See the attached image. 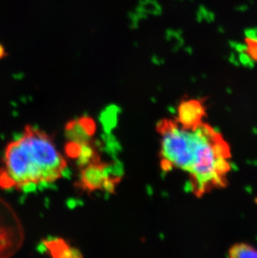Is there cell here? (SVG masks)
Masks as SVG:
<instances>
[{
	"mask_svg": "<svg viewBox=\"0 0 257 258\" xmlns=\"http://www.w3.org/2000/svg\"><path fill=\"white\" fill-rule=\"evenodd\" d=\"M156 131L164 171L179 169L186 172L190 190L197 198L226 187L231 153L221 132L205 121L194 129H185L175 118L161 119Z\"/></svg>",
	"mask_w": 257,
	"mask_h": 258,
	"instance_id": "1",
	"label": "cell"
},
{
	"mask_svg": "<svg viewBox=\"0 0 257 258\" xmlns=\"http://www.w3.org/2000/svg\"><path fill=\"white\" fill-rule=\"evenodd\" d=\"M0 168V188L28 190L55 182L68 164L49 135L27 125L5 147Z\"/></svg>",
	"mask_w": 257,
	"mask_h": 258,
	"instance_id": "2",
	"label": "cell"
},
{
	"mask_svg": "<svg viewBox=\"0 0 257 258\" xmlns=\"http://www.w3.org/2000/svg\"><path fill=\"white\" fill-rule=\"evenodd\" d=\"M20 221L9 205L0 199V257L15 253L22 243Z\"/></svg>",
	"mask_w": 257,
	"mask_h": 258,
	"instance_id": "3",
	"label": "cell"
},
{
	"mask_svg": "<svg viewBox=\"0 0 257 258\" xmlns=\"http://www.w3.org/2000/svg\"><path fill=\"white\" fill-rule=\"evenodd\" d=\"M82 167L79 185L83 190L87 191L98 190L114 191L115 185L120 180L119 176L112 175L109 165L101 162L100 159Z\"/></svg>",
	"mask_w": 257,
	"mask_h": 258,
	"instance_id": "4",
	"label": "cell"
},
{
	"mask_svg": "<svg viewBox=\"0 0 257 258\" xmlns=\"http://www.w3.org/2000/svg\"><path fill=\"white\" fill-rule=\"evenodd\" d=\"M206 106L202 99L182 100L178 106L175 120L185 129H194L204 122L206 117Z\"/></svg>",
	"mask_w": 257,
	"mask_h": 258,
	"instance_id": "5",
	"label": "cell"
},
{
	"mask_svg": "<svg viewBox=\"0 0 257 258\" xmlns=\"http://www.w3.org/2000/svg\"><path fill=\"white\" fill-rule=\"evenodd\" d=\"M47 250L51 252L53 256L58 257H75L80 256V253L75 248H71L66 241L61 239H53L45 241Z\"/></svg>",
	"mask_w": 257,
	"mask_h": 258,
	"instance_id": "6",
	"label": "cell"
},
{
	"mask_svg": "<svg viewBox=\"0 0 257 258\" xmlns=\"http://www.w3.org/2000/svg\"><path fill=\"white\" fill-rule=\"evenodd\" d=\"M228 256L231 258L257 257V248L250 244L239 242L229 248Z\"/></svg>",
	"mask_w": 257,
	"mask_h": 258,
	"instance_id": "7",
	"label": "cell"
},
{
	"mask_svg": "<svg viewBox=\"0 0 257 258\" xmlns=\"http://www.w3.org/2000/svg\"><path fill=\"white\" fill-rule=\"evenodd\" d=\"M245 53L250 61L257 63V34L255 30H250L246 33L245 39Z\"/></svg>",
	"mask_w": 257,
	"mask_h": 258,
	"instance_id": "8",
	"label": "cell"
},
{
	"mask_svg": "<svg viewBox=\"0 0 257 258\" xmlns=\"http://www.w3.org/2000/svg\"><path fill=\"white\" fill-rule=\"evenodd\" d=\"M5 49L3 47L2 44H0V58H2L3 57L5 56Z\"/></svg>",
	"mask_w": 257,
	"mask_h": 258,
	"instance_id": "9",
	"label": "cell"
}]
</instances>
